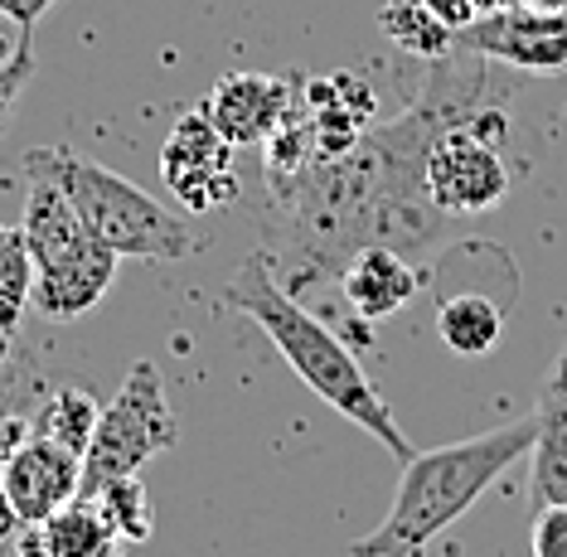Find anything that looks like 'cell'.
I'll use <instances>...</instances> for the list:
<instances>
[{"mask_svg":"<svg viewBox=\"0 0 567 557\" xmlns=\"http://www.w3.org/2000/svg\"><path fill=\"white\" fill-rule=\"evenodd\" d=\"M24 171H44L49 179H59L63 194L73 199V209L87 218V228L117 257L179 262V257H189L199 248V233L189 218H179L161 199H151L136 179L107 171V165L87 161V155L69 146L30 151L24 155Z\"/></svg>","mask_w":567,"mask_h":557,"instance_id":"obj_3","label":"cell"},{"mask_svg":"<svg viewBox=\"0 0 567 557\" xmlns=\"http://www.w3.org/2000/svg\"><path fill=\"white\" fill-rule=\"evenodd\" d=\"M456 44L489 63H505L514 73H534V78L567 73V16L509 6V10H495V16H481L475 24H466L456 34Z\"/></svg>","mask_w":567,"mask_h":557,"instance_id":"obj_8","label":"cell"},{"mask_svg":"<svg viewBox=\"0 0 567 557\" xmlns=\"http://www.w3.org/2000/svg\"><path fill=\"white\" fill-rule=\"evenodd\" d=\"M24 528V519H20V509L10 504V495L0 489V543H16V534Z\"/></svg>","mask_w":567,"mask_h":557,"instance_id":"obj_25","label":"cell"},{"mask_svg":"<svg viewBox=\"0 0 567 557\" xmlns=\"http://www.w3.org/2000/svg\"><path fill=\"white\" fill-rule=\"evenodd\" d=\"M379 30L389 34L403 54L422 59V63H432V59H442L456 49V34H451L422 0H389V6L379 10Z\"/></svg>","mask_w":567,"mask_h":557,"instance_id":"obj_15","label":"cell"},{"mask_svg":"<svg viewBox=\"0 0 567 557\" xmlns=\"http://www.w3.org/2000/svg\"><path fill=\"white\" fill-rule=\"evenodd\" d=\"M83 485V456H73L69 446L49 442V436H30L6 456V475L0 489L20 509L24 524H44L49 514H59L69 499H79Z\"/></svg>","mask_w":567,"mask_h":557,"instance_id":"obj_11","label":"cell"},{"mask_svg":"<svg viewBox=\"0 0 567 557\" xmlns=\"http://www.w3.org/2000/svg\"><path fill=\"white\" fill-rule=\"evenodd\" d=\"M30 73H34V49L24 44L16 59L0 69V132L10 126V112H16V102H20V93H24V83H30Z\"/></svg>","mask_w":567,"mask_h":557,"instance_id":"obj_21","label":"cell"},{"mask_svg":"<svg viewBox=\"0 0 567 557\" xmlns=\"http://www.w3.org/2000/svg\"><path fill=\"white\" fill-rule=\"evenodd\" d=\"M34 306V257L24 243V228L0 224V326L20 330V320Z\"/></svg>","mask_w":567,"mask_h":557,"instance_id":"obj_17","label":"cell"},{"mask_svg":"<svg viewBox=\"0 0 567 557\" xmlns=\"http://www.w3.org/2000/svg\"><path fill=\"white\" fill-rule=\"evenodd\" d=\"M528 10H544V16H567V0H519Z\"/></svg>","mask_w":567,"mask_h":557,"instance_id":"obj_26","label":"cell"},{"mask_svg":"<svg viewBox=\"0 0 567 557\" xmlns=\"http://www.w3.org/2000/svg\"><path fill=\"white\" fill-rule=\"evenodd\" d=\"M538 436L534 417L505 422L495 432L466 436L436 451H412L403 461V481L383 514V524L350 548V557H422L461 514H471L481 495L514 461H528Z\"/></svg>","mask_w":567,"mask_h":557,"instance_id":"obj_2","label":"cell"},{"mask_svg":"<svg viewBox=\"0 0 567 557\" xmlns=\"http://www.w3.org/2000/svg\"><path fill=\"white\" fill-rule=\"evenodd\" d=\"M417 287H422V277H417V267H412V257L389 248V243H364V248H354L340 267L344 306H350L359 320L398 316V310L417 296Z\"/></svg>","mask_w":567,"mask_h":557,"instance_id":"obj_12","label":"cell"},{"mask_svg":"<svg viewBox=\"0 0 567 557\" xmlns=\"http://www.w3.org/2000/svg\"><path fill=\"white\" fill-rule=\"evenodd\" d=\"M161 179L189 214L228 209V204L243 194L238 171H234V146L214 132V122L199 107L179 116L171 126V136H165Z\"/></svg>","mask_w":567,"mask_h":557,"instance_id":"obj_7","label":"cell"},{"mask_svg":"<svg viewBox=\"0 0 567 557\" xmlns=\"http://www.w3.org/2000/svg\"><path fill=\"white\" fill-rule=\"evenodd\" d=\"M87 499L102 509V519H107V528L117 534V543H146L151 538V524H156L151 519V495H146V485H141L136 475L107 481Z\"/></svg>","mask_w":567,"mask_h":557,"instance_id":"obj_18","label":"cell"},{"mask_svg":"<svg viewBox=\"0 0 567 557\" xmlns=\"http://www.w3.org/2000/svg\"><path fill=\"white\" fill-rule=\"evenodd\" d=\"M436 334H442L451 354L481 359L505 334V306L489 291H446L442 306H436Z\"/></svg>","mask_w":567,"mask_h":557,"instance_id":"obj_13","label":"cell"},{"mask_svg":"<svg viewBox=\"0 0 567 557\" xmlns=\"http://www.w3.org/2000/svg\"><path fill=\"white\" fill-rule=\"evenodd\" d=\"M49 6H54V0H0V16L16 20L20 30H34V20H40Z\"/></svg>","mask_w":567,"mask_h":557,"instance_id":"obj_23","label":"cell"},{"mask_svg":"<svg viewBox=\"0 0 567 557\" xmlns=\"http://www.w3.org/2000/svg\"><path fill=\"white\" fill-rule=\"evenodd\" d=\"M24 175H30V194H24L20 228L34 257V306H40V316L69 326V320L102 306V296L117 281L122 257L87 228V218L73 209L59 179H49L44 171Z\"/></svg>","mask_w":567,"mask_h":557,"instance_id":"obj_4","label":"cell"},{"mask_svg":"<svg viewBox=\"0 0 567 557\" xmlns=\"http://www.w3.org/2000/svg\"><path fill=\"white\" fill-rule=\"evenodd\" d=\"M10 344H16V330H6V326H0V364H6V359H10Z\"/></svg>","mask_w":567,"mask_h":557,"instance_id":"obj_27","label":"cell"},{"mask_svg":"<svg viewBox=\"0 0 567 557\" xmlns=\"http://www.w3.org/2000/svg\"><path fill=\"white\" fill-rule=\"evenodd\" d=\"M179 442V422L165 398V373L151 359H136L126 369L122 388L112 393V403L97 412L93 442L83 451V485L79 495H93L107 481L136 475L146 461H156L161 451Z\"/></svg>","mask_w":567,"mask_h":557,"instance_id":"obj_5","label":"cell"},{"mask_svg":"<svg viewBox=\"0 0 567 557\" xmlns=\"http://www.w3.org/2000/svg\"><path fill=\"white\" fill-rule=\"evenodd\" d=\"M422 6H427L432 16L442 20L451 34H461V30H466V24L481 20V10H475V0H422Z\"/></svg>","mask_w":567,"mask_h":557,"instance_id":"obj_22","label":"cell"},{"mask_svg":"<svg viewBox=\"0 0 567 557\" xmlns=\"http://www.w3.org/2000/svg\"><path fill=\"white\" fill-rule=\"evenodd\" d=\"M44 543L54 548V557H122L117 553V534L107 528L102 509L87 495L69 499L59 514H49L40 524Z\"/></svg>","mask_w":567,"mask_h":557,"instance_id":"obj_14","label":"cell"},{"mask_svg":"<svg viewBox=\"0 0 567 557\" xmlns=\"http://www.w3.org/2000/svg\"><path fill=\"white\" fill-rule=\"evenodd\" d=\"M505 136H509V116L495 102L436 132V141L427 146L422 179H427V199L446 218H475L509 199L514 175L505 161Z\"/></svg>","mask_w":567,"mask_h":557,"instance_id":"obj_6","label":"cell"},{"mask_svg":"<svg viewBox=\"0 0 567 557\" xmlns=\"http://www.w3.org/2000/svg\"><path fill=\"white\" fill-rule=\"evenodd\" d=\"M528 465V504H567V426H538Z\"/></svg>","mask_w":567,"mask_h":557,"instance_id":"obj_19","label":"cell"},{"mask_svg":"<svg viewBox=\"0 0 567 557\" xmlns=\"http://www.w3.org/2000/svg\"><path fill=\"white\" fill-rule=\"evenodd\" d=\"M528 548H534V557H567V504H544V509H534Z\"/></svg>","mask_w":567,"mask_h":557,"instance_id":"obj_20","label":"cell"},{"mask_svg":"<svg viewBox=\"0 0 567 557\" xmlns=\"http://www.w3.org/2000/svg\"><path fill=\"white\" fill-rule=\"evenodd\" d=\"M306 93V112L301 126L311 136V165L320 161H340L344 151H354L364 132L373 126V112H379V97L359 73H320L301 87Z\"/></svg>","mask_w":567,"mask_h":557,"instance_id":"obj_10","label":"cell"},{"mask_svg":"<svg viewBox=\"0 0 567 557\" xmlns=\"http://www.w3.org/2000/svg\"><path fill=\"white\" fill-rule=\"evenodd\" d=\"M296 78L277 73H224L204 93L199 112L214 122V132L228 141L234 151L267 146L296 112Z\"/></svg>","mask_w":567,"mask_h":557,"instance_id":"obj_9","label":"cell"},{"mask_svg":"<svg viewBox=\"0 0 567 557\" xmlns=\"http://www.w3.org/2000/svg\"><path fill=\"white\" fill-rule=\"evenodd\" d=\"M224 301L234 306L238 316H248L252 326L272 340V349L287 359V369L311 388L320 403L334 408L344 422L364 426L373 442L389 446L398 461L412 456V442L403 436V426H398L393 408L383 403V393L373 388V379L359 369L350 344L281 287L272 252H252L248 262L234 271V281L224 287Z\"/></svg>","mask_w":567,"mask_h":557,"instance_id":"obj_1","label":"cell"},{"mask_svg":"<svg viewBox=\"0 0 567 557\" xmlns=\"http://www.w3.org/2000/svg\"><path fill=\"white\" fill-rule=\"evenodd\" d=\"M10 548H16V557H54V548H49L44 534H40V524H24Z\"/></svg>","mask_w":567,"mask_h":557,"instance_id":"obj_24","label":"cell"},{"mask_svg":"<svg viewBox=\"0 0 567 557\" xmlns=\"http://www.w3.org/2000/svg\"><path fill=\"white\" fill-rule=\"evenodd\" d=\"M97 398L87 388L69 383V388H54L44 398L40 417H34V436H49V442L69 446L73 456H83L87 442H93V426H97Z\"/></svg>","mask_w":567,"mask_h":557,"instance_id":"obj_16","label":"cell"}]
</instances>
